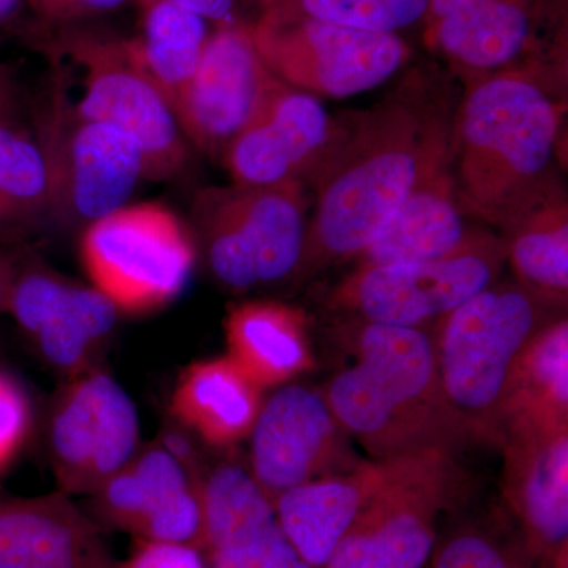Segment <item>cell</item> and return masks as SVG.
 Masks as SVG:
<instances>
[{
	"instance_id": "obj_1",
	"label": "cell",
	"mask_w": 568,
	"mask_h": 568,
	"mask_svg": "<svg viewBox=\"0 0 568 568\" xmlns=\"http://www.w3.org/2000/svg\"><path fill=\"white\" fill-rule=\"evenodd\" d=\"M567 62L534 63L466 82L452 123L459 207L507 231L559 197Z\"/></svg>"
},
{
	"instance_id": "obj_2",
	"label": "cell",
	"mask_w": 568,
	"mask_h": 568,
	"mask_svg": "<svg viewBox=\"0 0 568 568\" xmlns=\"http://www.w3.org/2000/svg\"><path fill=\"white\" fill-rule=\"evenodd\" d=\"M454 115L413 78L383 102L339 123L310 179L315 205L301 267L358 256L413 190L429 153L452 133Z\"/></svg>"
},
{
	"instance_id": "obj_3",
	"label": "cell",
	"mask_w": 568,
	"mask_h": 568,
	"mask_svg": "<svg viewBox=\"0 0 568 568\" xmlns=\"http://www.w3.org/2000/svg\"><path fill=\"white\" fill-rule=\"evenodd\" d=\"M324 398L375 459L450 450L463 439L440 388L435 343L422 328L362 320L355 362Z\"/></svg>"
},
{
	"instance_id": "obj_4",
	"label": "cell",
	"mask_w": 568,
	"mask_h": 568,
	"mask_svg": "<svg viewBox=\"0 0 568 568\" xmlns=\"http://www.w3.org/2000/svg\"><path fill=\"white\" fill-rule=\"evenodd\" d=\"M548 305L519 283L496 282L440 317L437 372L463 437L499 444L519 358L548 323Z\"/></svg>"
},
{
	"instance_id": "obj_5",
	"label": "cell",
	"mask_w": 568,
	"mask_h": 568,
	"mask_svg": "<svg viewBox=\"0 0 568 568\" xmlns=\"http://www.w3.org/2000/svg\"><path fill=\"white\" fill-rule=\"evenodd\" d=\"M310 200L301 181L212 186L196 194L194 239L231 290L282 282L301 267Z\"/></svg>"
},
{
	"instance_id": "obj_6",
	"label": "cell",
	"mask_w": 568,
	"mask_h": 568,
	"mask_svg": "<svg viewBox=\"0 0 568 568\" xmlns=\"http://www.w3.org/2000/svg\"><path fill=\"white\" fill-rule=\"evenodd\" d=\"M48 178V215L82 227L110 215L148 179L141 145L111 123L85 118L69 92L52 84L36 119Z\"/></svg>"
},
{
	"instance_id": "obj_7",
	"label": "cell",
	"mask_w": 568,
	"mask_h": 568,
	"mask_svg": "<svg viewBox=\"0 0 568 568\" xmlns=\"http://www.w3.org/2000/svg\"><path fill=\"white\" fill-rule=\"evenodd\" d=\"M82 267L119 313L145 315L181 295L196 263L193 231L160 203L126 204L82 230Z\"/></svg>"
},
{
	"instance_id": "obj_8",
	"label": "cell",
	"mask_w": 568,
	"mask_h": 568,
	"mask_svg": "<svg viewBox=\"0 0 568 568\" xmlns=\"http://www.w3.org/2000/svg\"><path fill=\"white\" fill-rule=\"evenodd\" d=\"M426 48L465 82L567 62V0H429Z\"/></svg>"
},
{
	"instance_id": "obj_9",
	"label": "cell",
	"mask_w": 568,
	"mask_h": 568,
	"mask_svg": "<svg viewBox=\"0 0 568 568\" xmlns=\"http://www.w3.org/2000/svg\"><path fill=\"white\" fill-rule=\"evenodd\" d=\"M458 484L450 450L432 448L390 459L383 487L369 497L324 568H422L436 545V518Z\"/></svg>"
},
{
	"instance_id": "obj_10",
	"label": "cell",
	"mask_w": 568,
	"mask_h": 568,
	"mask_svg": "<svg viewBox=\"0 0 568 568\" xmlns=\"http://www.w3.org/2000/svg\"><path fill=\"white\" fill-rule=\"evenodd\" d=\"M504 263V239L469 230L454 252L436 260L358 265L336 287L332 304L369 323L420 328L496 283Z\"/></svg>"
},
{
	"instance_id": "obj_11",
	"label": "cell",
	"mask_w": 568,
	"mask_h": 568,
	"mask_svg": "<svg viewBox=\"0 0 568 568\" xmlns=\"http://www.w3.org/2000/svg\"><path fill=\"white\" fill-rule=\"evenodd\" d=\"M250 28L268 70L290 88L316 97L345 99L372 91L413 55L402 36L312 18L260 13Z\"/></svg>"
},
{
	"instance_id": "obj_12",
	"label": "cell",
	"mask_w": 568,
	"mask_h": 568,
	"mask_svg": "<svg viewBox=\"0 0 568 568\" xmlns=\"http://www.w3.org/2000/svg\"><path fill=\"white\" fill-rule=\"evenodd\" d=\"M63 48L84 74L78 110L133 136L152 181H168L185 170L190 144L178 115L155 84L130 59L123 39L89 32L67 33Z\"/></svg>"
},
{
	"instance_id": "obj_13",
	"label": "cell",
	"mask_w": 568,
	"mask_h": 568,
	"mask_svg": "<svg viewBox=\"0 0 568 568\" xmlns=\"http://www.w3.org/2000/svg\"><path fill=\"white\" fill-rule=\"evenodd\" d=\"M140 420L114 377L89 368L69 377L48 425V447L59 491L93 496L136 455Z\"/></svg>"
},
{
	"instance_id": "obj_14",
	"label": "cell",
	"mask_w": 568,
	"mask_h": 568,
	"mask_svg": "<svg viewBox=\"0 0 568 568\" xmlns=\"http://www.w3.org/2000/svg\"><path fill=\"white\" fill-rule=\"evenodd\" d=\"M280 84L254 44L250 22L215 26L175 103L185 140L207 155L222 156L264 111Z\"/></svg>"
},
{
	"instance_id": "obj_15",
	"label": "cell",
	"mask_w": 568,
	"mask_h": 568,
	"mask_svg": "<svg viewBox=\"0 0 568 568\" xmlns=\"http://www.w3.org/2000/svg\"><path fill=\"white\" fill-rule=\"evenodd\" d=\"M92 497L89 515L100 528L138 540L175 541L203 549L201 484L162 446L130 459Z\"/></svg>"
},
{
	"instance_id": "obj_16",
	"label": "cell",
	"mask_w": 568,
	"mask_h": 568,
	"mask_svg": "<svg viewBox=\"0 0 568 568\" xmlns=\"http://www.w3.org/2000/svg\"><path fill=\"white\" fill-rule=\"evenodd\" d=\"M339 429L324 396L312 388L293 384L268 398L250 433V459L252 477L272 506L283 493L351 465Z\"/></svg>"
},
{
	"instance_id": "obj_17",
	"label": "cell",
	"mask_w": 568,
	"mask_h": 568,
	"mask_svg": "<svg viewBox=\"0 0 568 568\" xmlns=\"http://www.w3.org/2000/svg\"><path fill=\"white\" fill-rule=\"evenodd\" d=\"M312 93L282 84L252 125L224 151L222 159L235 185L271 186L313 178L338 133Z\"/></svg>"
},
{
	"instance_id": "obj_18",
	"label": "cell",
	"mask_w": 568,
	"mask_h": 568,
	"mask_svg": "<svg viewBox=\"0 0 568 568\" xmlns=\"http://www.w3.org/2000/svg\"><path fill=\"white\" fill-rule=\"evenodd\" d=\"M47 364L73 377L92 368L119 312L106 295L47 267L18 272L9 312Z\"/></svg>"
},
{
	"instance_id": "obj_19",
	"label": "cell",
	"mask_w": 568,
	"mask_h": 568,
	"mask_svg": "<svg viewBox=\"0 0 568 568\" xmlns=\"http://www.w3.org/2000/svg\"><path fill=\"white\" fill-rule=\"evenodd\" d=\"M504 491L534 558L551 560L567 549L568 429L507 426Z\"/></svg>"
},
{
	"instance_id": "obj_20",
	"label": "cell",
	"mask_w": 568,
	"mask_h": 568,
	"mask_svg": "<svg viewBox=\"0 0 568 568\" xmlns=\"http://www.w3.org/2000/svg\"><path fill=\"white\" fill-rule=\"evenodd\" d=\"M201 503L211 568H315L295 551L275 507L241 466L216 467L201 485Z\"/></svg>"
},
{
	"instance_id": "obj_21",
	"label": "cell",
	"mask_w": 568,
	"mask_h": 568,
	"mask_svg": "<svg viewBox=\"0 0 568 568\" xmlns=\"http://www.w3.org/2000/svg\"><path fill=\"white\" fill-rule=\"evenodd\" d=\"M103 529L62 491L0 495V568H118Z\"/></svg>"
},
{
	"instance_id": "obj_22",
	"label": "cell",
	"mask_w": 568,
	"mask_h": 568,
	"mask_svg": "<svg viewBox=\"0 0 568 568\" xmlns=\"http://www.w3.org/2000/svg\"><path fill=\"white\" fill-rule=\"evenodd\" d=\"M452 175V133L429 153L413 190L358 254L364 265L422 263L454 252L466 230Z\"/></svg>"
},
{
	"instance_id": "obj_23",
	"label": "cell",
	"mask_w": 568,
	"mask_h": 568,
	"mask_svg": "<svg viewBox=\"0 0 568 568\" xmlns=\"http://www.w3.org/2000/svg\"><path fill=\"white\" fill-rule=\"evenodd\" d=\"M390 473V459H373L345 474L317 478L283 493L275 514L284 536L305 562L327 566L342 538Z\"/></svg>"
},
{
	"instance_id": "obj_24",
	"label": "cell",
	"mask_w": 568,
	"mask_h": 568,
	"mask_svg": "<svg viewBox=\"0 0 568 568\" xmlns=\"http://www.w3.org/2000/svg\"><path fill=\"white\" fill-rule=\"evenodd\" d=\"M261 392L227 355L207 358L183 369L171 413L209 446L233 447L252 433L263 407Z\"/></svg>"
},
{
	"instance_id": "obj_25",
	"label": "cell",
	"mask_w": 568,
	"mask_h": 568,
	"mask_svg": "<svg viewBox=\"0 0 568 568\" xmlns=\"http://www.w3.org/2000/svg\"><path fill=\"white\" fill-rule=\"evenodd\" d=\"M224 334L227 357L261 388L287 383L312 366L304 313L282 302L234 305Z\"/></svg>"
},
{
	"instance_id": "obj_26",
	"label": "cell",
	"mask_w": 568,
	"mask_h": 568,
	"mask_svg": "<svg viewBox=\"0 0 568 568\" xmlns=\"http://www.w3.org/2000/svg\"><path fill=\"white\" fill-rule=\"evenodd\" d=\"M133 2L138 9L136 36L123 39V44L134 65L174 110L201 61L212 22L166 0Z\"/></svg>"
},
{
	"instance_id": "obj_27",
	"label": "cell",
	"mask_w": 568,
	"mask_h": 568,
	"mask_svg": "<svg viewBox=\"0 0 568 568\" xmlns=\"http://www.w3.org/2000/svg\"><path fill=\"white\" fill-rule=\"evenodd\" d=\"M567 422L568 324L558 320L545 324L519 358L503 433L514 425L567 428Z\"/></svg>"
},
{
	"instance_id": "obj_28",
	"label": "cell",
	"mask_w": 568,
	"mask_h": 568,
	"mask_svg": "<svg viewBox=\"0 0 568 568\" xmlns=\"http://www.w3.org/2000/svg\"><path fill=\"white\" fill-rule=\"evenodd\" d=\"M506 261L519 284L547 304L566 302L568 291V204L559 197L508 227Z\"/></svg>"
},
{
	"instance_id": "obj_29",
	"label": "cell",
	"mask_w": 568,
	"mask_h": 568,
	"mask_svg": "<svg viewBox=\"0 0 568 568\" xmlns=\"http://www.w3.org/2000/svg\"><path fill=\"white\" fill-rule=\"evenodd\" d=\"M48 215V178L32 134L0 121V227Z\"/></svg>"
},
{
	"instance_id": "obj_30",
	"label": "cell",
	"mask_w": 568,
	"mask_h": 568,
	"mask_svg": "<svg viewBox=\"0 0 568 568\" xmlns=\"http://www.w3.org/2000/svg\"><path fill=\"white\" fill-rule=\"evenodd\" d=\"M261 13L312 18L361 31L395 33L424 24L429 0H257Z\"/></svg>"
},
{
	"instance_id": "obj_31",
	"label": "cell",
	"mask_w": 568,
	"mask_h": 568,
	"mask_svg": "<svg viewBox=\"0 0 568 568\" xmlns=\"http://www.w3.org/2000/svg\"><path fill=\"white\" fill-rule=\"evenodd\" d=\"M534 559L526 545L507 544L487 530L463 529L437 548L433 568H532Z\"/></svg>"
},
{
	"instance_id": "obj_32",
	"label": "cell",
	"mask_w": 568,
	"mask_h": 568,
	"mask_svg": "<svg viewBox=\"0 0 568 568\" xmlns=\"http://www.w3.org/2000/svg\"><path fill=\"white\" fill-rule=\"evenodd\" d=\"M32 429V407L24 388L0 369V474L20 455Z\"/></svg>"
},
{
	"instance_id": "obj_33",
	"label": "cell",
	"mask_w": 568,
	"mask_h": 568,
	"mask_svg": "<svg viewBox=\"0 0 568 568\" xmlns=\"http://www.w3.org/2000/svg\"><path fill=\"white\" fill-rule=\"evenodd\" d=\"M118 568H209L203 549L175 541H138L129 559Z\"/></svg>"
},
{
	"instance_id": "obj_34",
	"label": "cell",
	"mask_w": 568,
	"mask_h": 568,
	"mask_svg": "<svg viewBox=\"0 0 568 568\" xmlns=\"http://www.w3.org/2000/svg\"><path fill=\"white\" fill-rule=\"evenodd\" d=\"M133 0H37V10L48 21L70 24L100 17L126 6Z\"/></svg>"
},
{
	"instance_id": "obj_35",
	"label": "cell",
	"mask_w": 568,
	"mask_h": 568,
	"mask_svg": "<svg viewBox=\"0 0 568 568\" xmlns=\"http://www.w3.org/2000/svg\"><path fill=\"white\" fill-rule=\"evenodd\" d=\"M166 2L193 11L215 26L239 21L237 0H166Z\"/></svg>"
},
{
	"instance_id": "obj_36",
	"label": "cell",
	"mask_w": 568,
	"mask_h": 568,
	"mask_svg": "<svg viewBox=\"0 0 568 568\" xmlns=\"http://www.w3.org/2000/svg\"><path fill=\"white\" fill-rule=\"evenodd\" d=\"M17 111V88L7 73L6 67L0 63V121H13Z\"/></svg>"
},
{
	"instance_id": "obj_37",
	"label": "cell",
	"mask_w": 568,
	"mask_h": 568,
	"mask_svg": "<svg viewBox=\"0 0 568 568\" xmlns=\"http://www.w3.org/2000/svg\"><path fill=\"white\" fill-rule=\"evenodd\" d=\"M18 272L0 256V313L9 312L11 290Z\"/></svg>"
},
{
	"instance_id": "obj_38",
	"label": "cell",
	"mask_w": 568,
	"mask_h": 568,
	"mask_svg": "<svg viewBox=\"0 0 568 568\" xmlns=\"http://www.w3.org/2000/svg\"><path fill=\"white\" fill-rule=\"evenodd\" d=\"M22 3H28L26 0H0V28L13 20L20 11Z\"/></svg>"
},
{
	"instance_id": "obj_39",
	"label": "cell",
	"mask_w": 568,
	"mask_h": 568,
	"mask_svg": "<svg viewBox=\"0 0 568 568\" xmlns=\"http://www.w3.org/2000/svg\"><path fill=\"white\" fill-rule=\"evenodd\" d=\"M31 9L37 10V0H26Z\"/></svg>"
}]
</instances>
